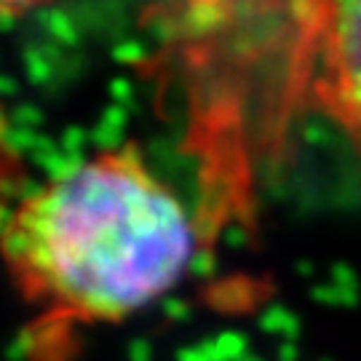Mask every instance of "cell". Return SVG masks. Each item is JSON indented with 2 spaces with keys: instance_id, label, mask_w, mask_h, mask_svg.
<instances>
[{
  "instance_id": "6da1fadb",
  "label": "cell",
  "mask_w": 361,
  "mask_h": 361,
  "mask_svg": "<svg viewBox=\"0 0 361 361\" xmlns=\"http://www.w3.org/2000/svg\"><path fill=\"white\" fill-rule=\"evenodd\" d=\"M195 249L180 195L131 142L51 177L3 228L8 273L43 335L137 316L185 279Z\"/></svg>"
},
{
  "instance_id": "7a4b0ae2",
  "label": "cell",
  "mask_w": 361,
  "mask_h": 361,
  "mask_svg": "<svg viewBox=\"0 0 361 361\" xmlns=\"http://www.w3.org/2000/svg\"><path fill=\"white\" fill-rule=\"evenodd\" d=\"M319 94L361 155V0H329Z\"/></svg>"
},
{
  "instance_id": "3957f363",
  "label": "cell",
  "mask_w": 361,
  "mask_h": 361,
  "mask_svg": "<svg viewBox=\"0 0 361 361\" xmlns=\"http://www.w3.org/2000/svg\"><path fill=\"white\" fill-rule=\"evenodd\" d=\"M40 3H46V0H0V6H3V13L11 19V16H22L27 13L30 8H35Z\"/></svg>"
},
{
  "instance_id": "277c9868",
  "label": "cell",
  "mask_w": 361,
  "mask_h": 361,
  "mask_svg": "<svg viewBox=\"0 0 361 361\" xmlns=\"http://www.w3.org/2000/svg\"><path fill=\"white\" fill-rule=\"evenodd\" d=\"M49 30H51L54 35H59L62 40H73L75 35H73V27H70V22H67V16H62L59 11L49 13Z\"/></svg>"
},
{
  "instance_id": "5b68a950",
  "label": "cell",
  "mask_w": 361,
  "mask_h": 361,
  "mask_svg": "<svg viewBox=\"0 0 361 361\" xmlns=\"http://www.w3.org/2000/svg\"><path fill=\"white\" fill-rule=\"evenodd\" d=\"M113 97H116V99H126V97H131V91L126 89V80H121V78L113 80Z\"/></svg>"
}]
</instances>
